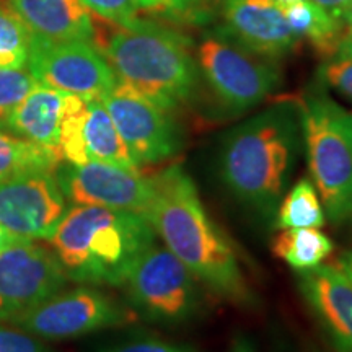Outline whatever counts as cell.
Wrapping results in <instances>:
<instances>
[{
    "instance_id": "13",
    "label": "cell",
    "mask_w": 352,
    "mask_h": 352,
    "mask_svg": "<svg viewBox=\"0 0 352 352\" xmlns=\"http://www.w3.org/2000/svg\"><path fill=\"white\" fill-rule=\"evenodd\" d=\"M69 206L56 171H28L0 182V227L21 240H46Z\"/></svg>"
},
{
    "instance_id": "7",
    "label": "cell",
    "mask_w": 352,
    "mask_h": 352,
    "mask_svg": "<svg viewBox=\"0 0 352 352\" xmlns=\"http://www.w3.org/2000/svg\"><path fill=\"white\" fill-rule=\"evenodd\" d=\"M196 63L214 98L232 114L256 108L283 82L276 60L243 50L219 32L202 36Z\"/></svg>"
},
{
    "instance_id": "19",
    "label": "cell",
    "mask_w": 352,
    "mask_h": 352,
    "mask_svg": "<svg viewBox=\"0 0 352 352\" xmlns=\"http://www.w3.org/2000/svg\"><path fill=\"white\" fill-rule=\"evenodd\" d=\"M285 19L298 39H307L321 57H329L346 34L344 23L334 20L310 0L283 6Z\"/></svg>"
},
{
    "instance_id": "34",
    "label": "cell",
    "mask_w": 352,
    "mask_h": 352,
    "mask_svg": "<svg viewBox=\"0 0 352 352\" xmlns=\"http://www.w3.org/2000/svg\"><path fill=\"white\" fill-rule=\"evenodd\" d=\"M342 23H344V30H346V34L347 36L352 38V6L347 8L344 19H342Z\"/></svg>"
},
{
    "instance_id": "1",
    "label": "cell",
    "mask_w": 352,
    "mask_h": 352,
    "mask_svg": "<svg viewBox=\"0 0 352 352\" xmlns=\"http://www.w3.org/2000/svg\"><path fill=\"white\" fill-rule=\"evenodd\" d=\"M152 183L153 197L145 219L166 248L214 296L241 308L256 307L258 297L236 248L210 219L186 170L170 165L153 175Z\"/></svg>"
},
{
    "instance_id": "3",
    "label": "cell",
    "mask_w": 352,
    "mask_h": 352,
    "mask_svg": "<svg viewBox=\"0 0 352 352\" xmlns=\"http://www.w3.org/2000/svg\"><path fill=\"white\" fill-rule=\"evenodd\" d=\"M111 26L101 32L95 28V46L111 65L118 82L171 111L195 98L201 74L188 38L138 16Z\"/></svg>"
},
{
    "instance_id": "32",
    "label": "cell",
    "mask_w": 352,
    "mask_h": 352,
    "mask_svg": "<svg viewBox=\"0 0 352 352\" xmlns=\"http://www.w3.org/2000/svg\"><path fill=\"white\" fill-rule=\"evenodd\" d=\"M230 352H256V347H254L253 341L246 334L239 333L233 338Z\"/></svg>"
},
{
    "instance_id": "10",
    "label": "cell",
    "mask_w": 352,
    "mask_h": 352,
    "mask_svg": "<svg viewBox=\"0 0 352 352\" xmlns=\"http://www.w3.org/2000/svg\"><path fill=\"white\" fill-rule=\"evenodd\" d=\"M28 70L39 83L85 100L103 98L116 74L94 43L43 41L32 36Z\"/></svg>"
},
{
    "instance_id": "11",
    "label": "cell",
    "mask_w": 352,
    "mask_h": 352,
    "mask_svg": "<svg viewBox=\"0 0 352 352\" xmlns=\"http://www.w3.org/2000/svg\"><path fill=\"white\" fill-rule=\"evenodd\" d=\"M67 274L54 252L36 240L0 250V321L25 314L64 289Z\"/></svg>"
},
{
    "instance_id": "22",
    "label": "cell",
    "mask_w": 352,
    "mask_h": 352,
    "mask_svg": "<svg viewBox=\"0 0 352 352\" xmlns=\"http://www.w3.org/2000/svg\"><path fill=\"white\" fill-rule=\"evenodd\" d=\"M63 164V158L41 145L0 131V182L28 171H56Z\"/></svg>"
},
{
    "instance_id": "31",
    "label": "cell",
    "mask_w": 352,
    "mask_h": 352,
    "mask_svg": "<svg viewBox=\"0 0 352 352\" xmlns=\"http://www.w3.org/2000/svg\"><path fill=\"white\" fill-rule=\"evenodd\" d=\"M333 266L336 267V270L340 271L341 274L344 276L352 285V248L341 252L340 256L336 258V261H334Z\"/></svg>"
},
{
    "instance_id": "6",
    "label": "cell",
    "mask_w": 352,
    "mask_h": 352,
    "mask_svg": "<svg viewBox=\"0 0 352 352\" xmlns=\"http://www.w3.org/2000/svg\"><path fill=\"white\" fill-rule=\"evenodd\" d=\"M122 285L132 310L153 323H189L204 308L201 284L165 245L153 243Z\"/></svg>"
},
{
    "instance_id": "26",
    "label": "cell",
    "mask_w": 352,
    "mask_h": 352,
    "mask_svg": "<svg viewBox=\"0 0 352 352\" xmlns=\"http://www.w3.org/2000/svg\"><path fill=\"white\" fill-rule=\"evenodd\" d=\"M94 352H197V349L183 342L166 341L155 336H138L96 347Z\"/></svg>"
},
{
    "instance_id": "33",
    "label": "cell",
    "mask_w": 352,
    "mask_h": 352,
    "mask_svg": "<svg viewBox=\"0 0 352 352\" xmlns=\"http://www.w3.org/2000/svg\"><path fill=\"white\" fill-rule=\"evenodd\" d=\"M15 240H21V239H16V236H13L12 233H8L6 228L0 227V250L6 248L7 245L13 243V241H15Z\"/></svg>"
},
{
    "instance_id": "23",
    "label": "cell",
    "mask_w": 352,
    "mask_h": 352,
    "mask_svg": "<svg viewBox=\"0 0 352 352\" xmlns=\"http://www.w3.org/2000/svg\"><path fill=\"white\" fill-rule=\"evenodd\" d=\"M32 33L20 16L0 2V69H21L28 64Z\"/></svg>"
},
{
    "instance_id": "12",
    "label": "cell",
    "mask_w": 352,
    "mask_h": 352,
    "mask_svg": "<svg viewBox=\"0 0 352 352\" xmlns=\"http://www.w3.org/2000/svg\"><path fill=\"white\" fill-rule=\"evenodd\" d=\"M56 178L65 199L74 206H100L145 217L153 197L152 176L104 162L60 165Z\"/></svg>"
},
{
    "instance_id": "4",
    "label": "cell",
    "mask_w": 352,
    "mask_h": 352,
    "mask_svg": "<svg viewBox=\"0 0 352 352\" xmlns=\"http://www.w3.org/2000/svg\"><path fill=\"white\" fill-rule=\"evenodd\" d=\"M47 241L69 279L118 287L138 259L157 243V233L140 214L72 206Z\"/></svg>"
},
{
    "instance_id": "24",
    "label": "cell",
    "mask_w": 352,
    "mask_h": 352,
    "mask_svg": "<svg viewBox=\"0 0 352 352\" xmlns=\"http://www.w3.org/2000/svg\"><path fill=\"white\" fill-rule=\"evenodd\" d=\"M321 85L333 88L352 101V38L344 34L334 54L324 57L316 76Z\"/></svg>"
},
{
    "instance_id": "2",
    "label": "cell",
    "mask_w": 352,
    "mask_h": 352,
    "mask_svg": "<svg viewBox=\"0 0 352 352\" xmlns=\"http://www.w3.org/2000/svg\"><path fill=\"white\" fill-rule=\"evenodd\" d=\"M302 145L296 100L276 101L223 135L219 175L241 206L272 222L289 189Z\"/></svg>"
},
{
    "instance_id": "29",
    "label": "cell",
    "mask_w": 352,
    "mask_h": 352,
    "mask_svg": "<svg viewBox=\"0 0 352 352\" xmlns=\"http://www.w3.org/2000/svg\"><path fill=\"white\" fill-rule=\"evenodd\" d=\"M0 352H56L43 340L16 327L0 323Z\"/></svg>"
},
{
    "instance_id": "8",
    "label": "cell",
    "mask_w": 352,
    "mask_h": 352,
    "mask_svg": "<svg viewBox=\"0 0 352 352\" xmlns=\"http://www.w3.org/2000/svg\"><path fill=\"white\" fill-rule=\"evenodd\" d=\"M138 320V314L103 290L77 287L59 290L25 314L6 323L21 328L39 340L63 341L100 329L126 327Z\"/></svg>"
},
{
    "instance_id": "21",
    "label": "cell",
    "mask_w": 352,
    "mask_h": 352,
    "mask_svg": "<svg viewBox=\"0 0 352 352\" xmlns=\"http://www.w3.org/2000/svg\"><path fill=\"white\" fill-rule=\"evenodd\" d=\"M327 223L323 202L320 199L311 178H300L287 189L274 217V227L287 228H321Z\"/></svg>"
},
{
    "instance_id": "17",
    "label": "cell",
    "mask_w": 352,
    "mask_h": 352,
    "mask_svg": "<svg viewBox=\"0 0 352 352\" xmlns=\"http://www.w3.org/2000/svg\"><path fill=\"white\" fill-rule=\"evenodd\" d=\"M65 96L67 94L64 91L36 82V85L7 118L3 126L8 127L13 134L32 140L63 158L59 138Z\"/></svg>"
},
{
    "instance_id": "9",
    "label": "cell",
    "mask_w": 352,
    "mask_h": 352,
    "mask_svg": "<svg viewBox=\"0 0 352 352\" xmlns=\"http://www.w3.org/2000/svg\"><path fill=\"white\" fill-rule=\"evenodd\" d=\"M101 101L138 166L162 164L183 151L184 134L171 109L121 82Z\"/></svg>"
},
{
    "instance_id": "15",
    "label": "cell",
    "mask_w": 352,
    "mask_h": 352,
    "mask_svg": "<svg viewBox=\"0 0 352 352\" xmlns=\"http://www.w3.org/2000/svg\"><path fill=\"white\" fill-rule=\"evenodd\" d=\"M298 292L334 352H352V285L333 264L297 272Z\"/></svg>"
},
{
    "instance_id": "16",
    "label": "cell",
    "mask_w": 352,
    "mask_h": 352,
    "mask_svg": "<svg viewBox=\"0 0 352 352\" xmlns=\"http://www.w3.org/2000/svg\"><path fill=\"white\" fill-rule=\"evenodd\" d=\"M33 38L95 44V21L80 0H6Z\"/></svg>"
},
{
    "instance_id": "5",
    "label": "cell",
    "mask_w": 352,
    "mask_h": 352,
    "mask_svg": "<svg viewBox=\"0 0 352 352\" xmlns=\"http://www.w3.org/2000/svg\"><path fill=\"white\" fill-rule=\"evenodd\" d=\"M294 100L311 182L327 217L340 226L352 219V111L318 80Z\"/></svg>"
},
{
    "instance_id": "27",
    "label": "cell",
    "mask_w": 352,
    "mask_h": 352,
    "mask_svg": "<svg viewBox=\"0 0 352 352\" xmlns=\"http://www.w3.org/2000/svg\"><path fill=\"white\" fill-rule=\"evenodd\" d=\"M139 8L160 13L170 19L201 20L204 16L206 0H138Z\"/></svg>"
},
{
    "instance_id": "28",
    "label": "cell",
    "mask_w": 352,
    "mask_h": 352,
    "mask_svg": "<svg viewBox=\"0 0 352 352\" xmlns=\"http://www.w3.org/2000/svg\"><path fill=\"white\" fill-rule=\"evenodd\" d=\"M100 20L114 25H124L134 20L139 12L138 0H80Z\"/></svg>"
},
{
    "instance_id": "20",
    "label": "cell",
    "mask_w": 352,
    "mask_h": 352,
    "mask_svg": "<svg viewBox=\"0 0 352 352\" xmlns=\"http://www.w3.org/2000/svg\"><path fill=\"white\" fill-rule=\"evenodd\" d=\"M272 252L297 272L324 264L334 252V243L320 228H287L272 240Z\"/></svg>"
},
{
    "instance_id": "18",
    "label": "cell",
    "mask_w": 352,
    "mask_h": 352,
    "mask_svg": "<svg viewBox=\"0 0 352 352\" xmlns=\"http://www.w3.org/2000/svg\"><path fill=\"white\" fill-rule=\"evenodd\" d=\"M82 145L88 162H104L132 170L139 168L101 98L87 101L85 118L82 122Z\"/></svg>"
},
{
    "instance_id": "14",
    "label": "cell",
    "mask_w": 352,
    "mask_h": 352,
    "mask_svg": "<svg viewBox=\"0 0 352 352\" xmlns=\"http://www.w3.org/2000/svg\"><path fill=\"white\" fill-rule=\"evenodd\" d=\"M223 28L230 41L253 54L276 60L300 43L285 19L284 8L272 0H220Z\"/></svg>"
},
{
    "instance_id": "25",
    "label": "cell",
    "mask_w": 352,
    "mask_h": 352,
    "mask_svg": "<svg viewBox=\"0 0 352 352\" xmlns=\"http://www.w3.org/2000/svg\"><path fill=\"white\" fill-rule=\"evenodd\" d=\"M36 78L28 69H0V126L6 124L7 118L21 100L36 85Z\"/></svg>"
},
{
    "instance_id": "35",
    "label": "cell",
    "mask_w": 352,
    "mask_h": 352,
    "mask_svg": "<svg viewBox=\"0 0 352 352\" xmlns=\"http://www.w3.org/2000/svg\"><path fill=\"white\" fill-rule=\"evenodd\" d=\"M272 2H277V3H280V6H287V3L297 2V0H272Z\"/></svg>"
},
{
    "instance_id": "30",
    "label": "cell",
    "mask_w": 352,
    "mask_h": 352,
    "mask_svg": "<svg viewBox=\"0 0 352 352\" xmlns=\"http://www.w3.org/2000/svg\"><path fill=\"white\" fill-rule=\"evenodd\" d=\"M310 2H314L315 6L323 8L329 16H333L334 20L341 21V23H342V19H344L347 8L352 6V0H310Z\"/></svg>"
}]
</instances>
